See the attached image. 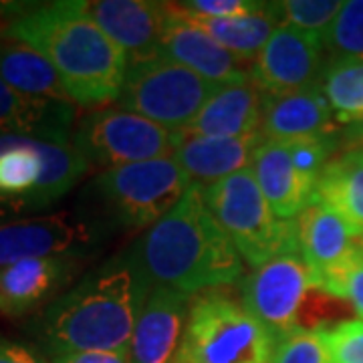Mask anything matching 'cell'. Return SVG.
Segmentation results:
<instances>
[{
  "instance_id": "1",
  "label": "cell",
  "mask_w": 363,
  "mask_h": 363,
  "mask_svg": "<svg viewBox=\"0 0 363 363\" xmlns=\"http://www.w3.org/2000/svg\"><path fill=\"white\" fill-rule=\"evenodd\" d=\"M154 289L135 248L91 269L28 325L47 357L75 351L128 353L135 323Z\"/></svg>"
},
{
  "instance_id": "2",
  "label": "cell",
  "mask_w": 363,
  "mask_h": 363,
  "mask_svg": "<svg viewBox=\"0 0 363 363\" xmlns=\"http://www.w3.org/2000/svg\"><path fill=\"white\" fill-rule=\"evenodd\" d=\"M0 35L39 51L55 67L73 105L97 107L119 99L128 55L85 13V2H33L2 23Z\"/></svg>"
},
{
  "instance_id": "3",
  "label": "cell",
  "mask_w": 363,
  "mask_h": 363,
  "mask_svg": "<svg viewBox=\"0 0 363 363\" xmlns=\"http://www.w3.org/2000/svg\"><path fill=\"white\" fill-rule=\"evenodd\" d=\"M133 248L154 285L188 295L234 285L245 271V260L208 210L198 184Z\"/></svg>"
},
{
  "instance_id": "4",
  "label": "cell",
  "mask_w": 363,
  "mask_h": 363,
  "mask_svg": "<svg viewBox=\"0 0 363 363\" xmlns=\"http://www.w3.org/2000/svg\"><path fill=\"white\" fill-rule=\"evenodd\" d=\"M87 169L73 143L0 133V226L49 210Z\"/></svg>"
},
{
  "instance_id": "5",
  "label": "cell",
  "mask_w": 363,
  "mask_h": 363,
  "mask_svg": "<svg viewBox=\"0 0 363 363\" xmlns=\"http://www.w3.org/2000/svg\"><path fill=\"white\" fill-rule=\"evenodd\" d=\"M204 202L248 267L298 252V220L277 216L260 192L252 169H240L202 188Z\"/></svg>"
},
{
  "instance_id": "6",
  "label": "cell",
  "mask_w": 363,
  "mask_h": 363,
  "mask_svg": "<svg viewBox=\"0 0 363 363\" xmlns=\"http://www.w3.org/2000/svg\"><path fill=\"white\" fill-rule=\"evenodd\" d=\"M279 341L224 291L192 297L176 363H274Z\"/></svg>"
},
{
  "instance_id": "7",
  "label": "cell",
  "mask_w": 363,
  "mask_h": 363,
  "mask_svg": "<svg viewBox=\"0 0 363 363\" xmlns=\"http://www.w3.org/2000/svg\"><path fill=\"white\" fill-rule=\"evenodd\" d=\"M192 186L172 156L105 169L89 184V194L113 228L143 230L162 220Z\"/></svg>"
},
{
  "instance_id": "8",
  "label": "cell",
  "mask_w": 363,
  "mask_h": 363,
  "mask_svg": "<svg viewBox=\"0 0 363 363\" xmlns=\"http://www.w3.org/2000/svg\"><path fill=\"white\" fill-rule=\"evenodd\" d=\"M222 85H214L194 71L156 57L130 63L116 104L169 131L186 130Z\"/></svg>"
},
{
  "instance_id": "9",
  "label": "cell",
  "mask_w": 363,
  "mask_h": 363,
  "mask_svg": "<svg viewBox=\"0 0 363 363\" xmlns=\"http://www.w3.org/2000/svg\"><path fill=\"white\" fill-rule=\"evenodd\" d=\"M174 131L119 107H99L81 117L71 143L89 168L113 169L174 154Z\"/></svg>"
},
{
  "instance_id": "10",
  "label": "cell",
  "mask_w": 363,
  "mask_h": 363,
  "mask_svg": "<svg viewBox=\"0 0 363 363\" xmlns=\"http://www.w3.org/2000/svg\"><path fill=\"white\" fill-rule=\"evenodd\" d=\"M311 274L301 255H285L252 269L240 283V303L277 341L297 331Z\"/></svg>"
},
{
  "instance_id": "11",
  "label": "cell",
  "mask_w": 363,
  "mask_h": 363,
  "mask_svg": "<svg viewBox=\"0 0 363 363\" xmlns=\"http://www.w3.org/2000/svg\"><path fill=\"white\" fill-rule=\"evenodd\" d=\"M323 69V40L279 26L248 67V77L264 97H279L319 85Z\"/></svg>"
},
{
  "instance_id": "12",
  "label": "cell",
  "mask_w": 363,
  "mask_h": 363,
  "mask_svg": "<svg viewBox=\"0 0 363 363\" xmlns=\"http://www.w3.org/2000/svg\"><path fill=\"white\" fill-rule=\"evenodd\" d=\"M85 13L128 55L130 63L160 57L169 14L168 2L93 0L85 2Z\"/></svg>"
},
{
  "instance_id": "13",
  "label": "cell",
  "mask_w": 363,
  "mask_h": 363,
  "mask_svg": "<svg viewBox=\"0 0 363 363\" xmlns=\"http://www.w3.org/2000/svg\"><path fill=\"white\" fill-rule=\"evenodd\" d=\"M81 269V257L59 255L26 259L0 269V313L25 317L45 309L65 289Z\"/></svg>"
},
{
  "instance_id": "14",
  "label": "cell",
  "mask_w": 363,
  "mask_h": 363,
  "mask_svg": "<svg viewBox=\"0 0 363 363\" xmlns=\"http://www.w3.org/2000/svg\"><path fill=\"white\" fill-rule=\"evenodd\" d=\"M95 233L89 224L67 214L26 218L0 226V269L13 262L43 257H81Z\"/></svg>"
},
{
  "instance_id": "15",
  "label": "cell",
  "mask_w": 363,
  "mask_h": 363,
  "mask_svg": "<svg viewBox=\"0 0 363 363\" xmlns=\"http://www.w3.org/2000/svg\"><path fill=\"white\" fill-rule=\"evenodd\" d=\"M192 295L154 285L130 341V363H176Z\"/></svg>"
},
{
  "instance_id": "16",
  "label": "cell",
  "mask_w": 363,
  "mask_h": 363,
  "mask_svg": "<svg viewBox=\"0 0 363 363\" xmlns=\"http://www.w3.org/2000/svg\"><path fill=\"white\" fill-rule=\"evenodd\" d=\"M169 4L168 23L162 37L160 57L194 71L196 75L204 77L214 85H233L247 83L248 69L240 65V61L233 52L222 49L214 39L182 13L178 4Z\"/></svg>"
},
{
  "instance_id": "17",
  "label": "cell",
  "mask_w": 363,
  "mask_h": 363,
  "mask_svg": "<svg viewBox=\"0 0 363 363\" xmlns=\"http://www.w3.org/2000/svg\"><path fill=\"white\" fill-rule=\"evenodd\" d=\"M250 169L267 202L285 220H297L317 200L319 182L298 168L289 142L264 140Z\"/></svg>"
},
{
  "instance_id": "18",
  "label": "cell",
  "mask_w": 363,
  "mask_h": 363,
  "mask_svg": "<svg viewBox=\"0 0 363 363\" xmlns=\"http://www.w3.org/2000/svg\"><path fill=\"white\" fill-rule=\"evenodd\" d=\"M297 220L301 259L309 269L313 289L323 291L350 259L357 238L350 233L347 224L321 202L311 204Z\"/></svg>"
},
{
  "instance_id": "19",
  "label": "cell",
  "mask_w": 363,
  "mask_h": 363,
  "mask_svg": "<svg viewBox=\"0 0 363 363\" xmlns=\"http://www.w3.org/2000/svg\"><path fill=\"white\" fill-rule=\"evenodd\" d=\"M260 133L272 142L323 140L339 135L337 121L319 85L309 89L264 97Z\"/></svg>"
},
{
  "instance_id": "20",
  "label": "cell",
  "mask_w": 363,
  "mask_h": 363,
  "mask_svg": "<svg viewBox=\"0 0 363 363\" xmlns=\"http://www.w3.org/2000/svg\"><path fill=\"white\" fill-rule=\"evenodd\" d=\"M174 140L172 157L190 176L192 184L202 188L250 168L257 150L264 142L260 131L236 140L200 138L186 131H174Z\"/></svg>"
},
{
  "instance_id": "21",
  "label": "cell",
  "mask_w": 363,
  "mask_h": 363,
  "mask_svg": "<svg viewBox=\"0 0 363 363\" xmlns=\"http://www.w3.org/2000/svg\"><path fill=\"white\" fill-rule=\"evenodd\" d=\"M264 113V95L250 81L222 85L202 111L186 128V133L200 138L236 140L259 133Z\"/></svg>"
},
{
  "instance_id": "22",
  "label": "cell",
  "mask_w": 363,
  "mask_h": 363,
  "mask_svg": "<svg viewBox=\"0 0 363 363\" xmlns=\"http://www.w3.org/2000/svg\"><path fill=\"white\" fill-rule=\"evenodd\" d=\"M75 105L18 93L0 79V133L71 143Z\"/></svg>"
},
{
  "instance_id": "23",
  "label": "cell",
  "mask_w": 363,
  "mask_h": 363,
  "mask_svg": "<svg viewBox=\"0 0 363 363\" xmlns=\"http://www.w3.org/2000/svg\"><path fill=\"white\" fill-rule=\"evenodd\" d=\"M347 224L355 238L363 236V147L343 150L321 172L317 200Z\"/></svg>"
},
{
  "instance_id": "24",
  "label": "cell",
  "mask_w": 363,
  "mask_h": 363,
  "mask_svg": "<svg viewBox=\"0 0 363 363\" xmlns=\"http://www.w3.org/2000/svg\"><path fill=\"white\" fill-rule=\"evenodd\" d=\"M0 79L18 93L30 97L67 101V95L55 67L33 47L0 35Z\"/></svg>"
},
{
  "instance_id": "25",
  "label": "cell",
  "mask_w": 363,
  "mask_h": 363,
  "mask_svg": "<svg viewBox=\"0 0 363 363\" xmlns=\"http://www.w3.org/2000/svg\"><path fill=\"white\" fill-rule=\"evenodd\" d=\"M186 16L198 28H202L210 39L216 40L222 49L233 52L240 63H252L271 40L272 33L281 26L274 2H264L257 13L236 18H198L190 14Z\"/></svg>"
},
{
  "instance_id": "26",
  "label": "cell",
  "mask_w": 363,
  "mask_h": 363,
  "mask_svg": "<svg viewBox=\"0 0 363 363\" xmlns=\"http://www.w3.org/2000/svg\"><path fill=\"white\" fill-rule=\"evenodd\" d=\"M319 89L333 111L335 121L351 125L363 117V61L331 59L325 63Z\"/></svg>"
},
{
  "instance_id": "27",
  "label": "cell",
  "mask_w": 363,
  "mask_h": 363,
  "mask_svg": "<svg viewBox=\"0 0 363 363\" xmlns=\"http://www.w3.org/2000/svg\"><path fill=\"white\" fill-rule=\"evenodd\" d=\"M281 26L297 28L305 35L323 40L325 33L333 25L335 16L343 9L339 0H285L274 2Z\"/></svg>"
},
{
  "instance_id": "28",
  "label": "cell",
  "mask_w": 363,
  "mask_h": 363,
  "mask_svg": "<svg viewBox=\"0 0 363 363\" xmlns=\"http://www.w3.org/2000/svg\"><path fill=\"white\" fill-rule=\"evenodd\" d=\"M331 59L363 61V0H347L323 37Z\"/></svg>"
},
{
  "instance_id": "29",
  "label": "cell",
  "mask_w": 363,
  "mask_h": 363,
  "mask_svg": "<svg viewBox=\"0 0 363 363\" xmlns=\"http://www.w3.org/2000/svg\"><path fill=\"white\" fill-rule=\"evenodd\" d=\"M274 363H331L323 327H298L279 341Z\"/></svg>"
},
{
  "instance_id": "30",
  "label": "cell",
  "mask_w": 363,
  "mask_h": 363,
  "mask_svg": "<svg viewBox=\"0 0 363 363\" xmlns=\"http://www.w3.org/2000/svg\"><path fill=\"white\" fill-rule=\"evenodd\" d=\"M321 293L347 301L363 321V248L359 242L355 245L341 271L325 285Z\"/></svg>"
},
{
  "instance_id": "31",
  "label": "cell",
  "mask_w": 363,
  "mask_h": 363,
  "mask_svg": "<svg viewBox=\"0 0 363 363\" xmlns=\"http://www.w3.org/2000/svg\"><path fill=\"white\" fill-rule=\"evenodd\" d=\"M331 363H363V321L321 325Z\"/></svg>"
},
{
  "instance_id": "32",
  "label": "cell",
  "mask_w": 363,
  "mask_h": 363,
  "mask_svg": "<svg viewBox=\"0 0 363 363\" xmlns=\"http://www.w3.org/2000/svg\"><path fill=\"white\" fill-rule=\"evenodd\" d=\"M259 0H188L178 2L182 11L198 18H236L262 9Z\"/></svg>"
},
{
  "instance_id": "33",
  "label": "cell",
  "mask_w": 363,
  "mask_h": 363,
  "mask_svg": "<svg viewBox=\"0 0 363 363\" xmlns=\"http://www.w3.org/2000/svg\"><path fill=\"white\" fill-rule=\"evenodd\" d=\"M51 363H130L128 353L116 351H75L49 357Z\"/></svg>"
},
{
  "instance_id": "34",
  "label": "cell",
  "mask_w": 363,
  "mask_h": 363,
  "mask_svg": "<svg viewBox=\"0 0 363 363\" xmlns=\"http://www.w3.org/2000/svg\"><path fill=\"white\" fill-rule=\"evenodd\" d=\"M0 363H51L35 350L16 343L11 339L0 337Z\"/></svg>"
},
{
  "instance_id": "35",
  "label": "cell",
  "mask_w": 363,
  "mask_h": 363,
  "mask_svg": "<svg viewBox=\"0 0 363 363\" xmlns=\"http://www.w3.org/2000/svg\"><path fill=\"white\" fill-rule=\"evenodd\" d=\"M339 142H341V147H345V150L363 147V117L359 121H355V123H351V125L341 130Z\"/></svg>"
},
{
  "instance_id": "36",
  "label": "cell",
  "mask_w": 363,
  "mask_h": 363,
  "mask_svg": "<svg viewBox=\"0 0 363 363\" xmlns=\"http://www.w3.org/2000/svg\"><path fill=\"white\" fill-rule=\"evenodd\" d=\"M33 6V2H9V0H0V25L6 23L9 18H13L16 14H23Z\"/></svg>"
},
{
  "instance_id": "37",
  "label": "cell",
  "mask_w": 363,
  "mask_h": 363,
  "mask_svg": "<svg viewBox=\"0 0 363 363\" xmlns=\"http://www.w3.org/2000/svg\"><path fill=\"white\" fill-rule=\"evenodd\" d=\"M357 242H359V245H362V248H363V236H362V238H357Z\"/></svg>"
}]
</instances>
